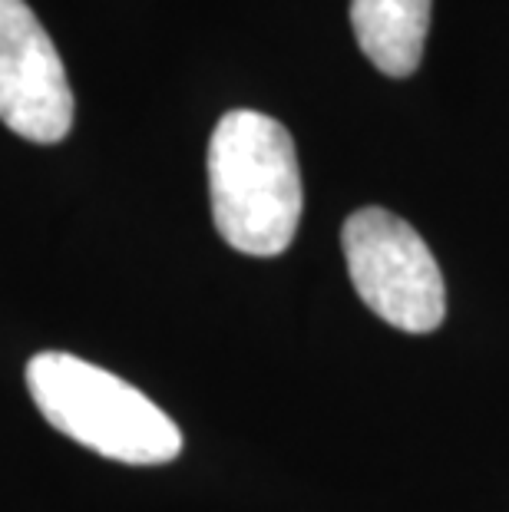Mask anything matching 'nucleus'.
Segmentation results:
<instances>
[{
  "label": "nucleus",
  "mask_w": 509,
  "mask_h": 512,
  "mask_svg": "<svg viewBox=\"0 0 509 512\" xmlns=\"http://www.w3.org/2000/svg\"><path fill=\"white\" fill-rule=\"evenodd\" d=\"M209 199L219 235L235 252L272 258L295 242L301 172L295 139L278 119L232 110L209 139Z\"/></svg>",
  "instance_id": "obj_1"
},
{
  "label": "nucleus",
  "mask_w": 509,
  "mask_h": 512,
  "mask_svg": "<svg viewBox=\"0 0 509 512\" xmlns=\"http://www.w3.org/2000/svg\"><path fill=\"white\" fill-rule=\"evenodd\" d=\"M27 390L53 430L106 460L159 466L182 450L176 420L143 390L73 354H37L27 364Z\"/></svg>",
  "instance_id": "obj_2"
},
{
  "label": "nucleus",
  "mask_w": 509,
  "mask_h": 512,
  "mask_svg": "<svg viewBox=\"0 0 509 512\" xmlns=\"http://www.w3.org/2000/svg\"><path fill=\"white\" fill-rule=\"evenodd\" d=\"M354 291L377 318L407 334H430L447 314V291L417 228L387 209H357L341 232Z\"/></svg>",
  "instance_id": "obj_3"
},
{
  "label": "nucleus",
  "mask_w": 509,
  "mask_h": 512,
  "mask_svg": "<svg viewBox=\"0 0 509 512\" xmlns=\"http://www.w3.org/2000/svg\"><path fill=\"white\" fill-rule=\"evenodd\" d=\"M0 123L40 146L73 129L67 70L27 0H0Z\"/></svg>",
  "instance_id": "obj_4"
},
{
  "label": "nucleus",
  "mask_w": 509,
  "mask_h": 512,
  "mask_svg": "<svg viewBox=\"0 0 509 512\" xmlns=\"http://www.w3.org/2000/svg\"><path fill=\"white\" fill-rule=\"evenodd\" d=\"M354 37L387 76H410L424 60L430 0H351Z\"/></svg>",
  "instance_id": "obj_5"
}]
</instances>
